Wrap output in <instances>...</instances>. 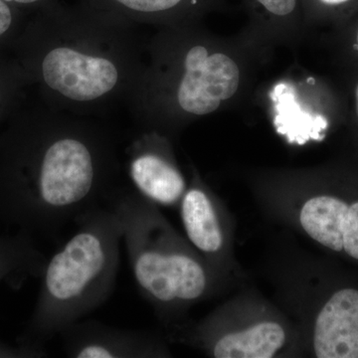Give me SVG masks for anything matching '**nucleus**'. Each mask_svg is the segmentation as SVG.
Here are the masks:
<instances>
[{"instance_id": "nucleus-16", "label": "nucleus", "mask_w": 358, "mask_h": 358, "mask_svg": "<svg viewBox=\"0 0 358 358\" xmlns=\"http://www.w3.org/2000/svg\"><path fill=\"white\" fill-rule=\"evenodd\" d=\"M13 23V14L4 0H0V36L9 29Z\"/></svg>"}, {"instance_id": "nucleus-15", "label": "nucleus", "mask_w": 358, "mask_h": 358, "mask_svg": "<svg viewBox=\"0 0 358 358\" xmlns=\"http://www.w3.org/2000/svg\"><path fill=\"white\" fill-rule=\"evenodd\" d=\"M265 10L277 17H286L296 10L298 0H256Z\"/></svg>"}, {"instance_id": "nucleus-9", "label": "nucleus", "mask_w": 358, "mask_h": 358, "mask_svg": "<svg viewBox=\"0 0 358 358\" xmlns=\"http://www.w3.org/2000/svg\"><path fill=\"white\" fill-rule=\"evenodd\" d=\"M348 207L336 197H313L301 209V226L315 241L334 251H343V225Z\"/></svg>"}, {"instance_id": "nucleus-1", "label": "nucleus", "mask_w": 358, "mask_h": 358, "mask_svg": "<svg viewBox=\"0 0 358 358\" xmlns=\"http://www.w3.org/2000/svg\"><path fill=\"white\" fill-rule=\"evenodd\" d=\"M24 178L0 188V219L28 233L55 235L110 194L113 152L94 129L53 122Z\"/></svg>"}, {"instance_id": "nucleus-19", "label": "nucleus", "mask_w": 358, "mask_h": 358, "mask_svg": "<svg viewBox=\"0 0 358 358\" xmlns=\"http://www.w3.org/2000/svg\"><path fill=\"white\" fill-rule=\"evenodd\" d=\"M357 114H358V85L357 88Z\"/></svg>"}, {"instance_id": "nucleus-3", "label": "nucleus", "mask_w": 358, "mask_h": 358, "mask_svg": "<svg viewBox=\"0 0 358 358\" xmlns=\"http://www.w3.org/2000/svg\"><path fill=\"white\" fill-rule=\"evenodd\" d=\"M148 200L136 192L112 196L110 206L122 226V243L136 286L160 306L199 299L206 289L203 267L183 251L164 248Z\"/></svg>"}, {"instance_id": "nucleus-8", "label": "nucleus", "mask_w": 358, "mask_h": 358, "mask_svg": "<svg viewBox=\"0 0 358 358\" xmlns=\"http://www.w3.org/2000/svg\"><path fill=\"white\" fill-rule=\"evenodd\" d=\"M129 174L134 188L148 201L173 205L185 195V180L180 171L143 141L131 148Z\"/></svg>"}, {"instance_id": "nucleus-18", "label": "nucleus", "mask_w": 358, "mask_h": 358, "mask_svg": "<svg viewBox=\"0 0 358 358\" xmlns=\"http://www.w3.org/2000/svg\"><path fill=\"white\" fill-rule=\"evenodd\" d=\"M4 1L17 2V3H33L38 0H4Z\"/></svg>"}, {"instance_id": "nucleus-5", "label": "nucleus", "mask_w": 358, "mask_h": 358, "mask_svg": "<svg viewBox=\"0 0 358 358\" xmlns=\"http://www.w3.org/2000/svg\"><path fill=\"white\" fill-rule=\"evenodd\" d=\"M240 82L239 66L230 56L194 45L183 58L174 99L185 114L209 115L237 93Z\"/></svg>"}, {"instance_id": "nucleus-17", "label": "nucleus", "mask_w": 358, "mask_h": 358, "mask_svg": "<svg viewBox=\"0 0 358 358\" xmlns=\"http://www.w3.org/2000/svg\"><path fill=\"white\" fill-rule=\"evenodd\" d=\"M320 1L322 3L326 4V6H336L345 3V2L350 1V0H320Z\"/></svg>"}, {"instance_id": "nucleus-11", "label": "nucleus", "mask_w": 358, "mask_h": 358, "mask_svg": "<svg viewBox=\"0 0 358 358\" xmlns=\"http://www.w3.org/2000/svg\"><path fill=\"white\" fill-rule=\"evenodd\" d=\"M181 217L188 238L197 249L213 253L221 248L222 231L206 193L199 188L186 192L181 203Z\"/></svg>"}, {"instance_id": "nucleus-12", "label": "nucleus", "mask_w": 358, "mask_h": 358, "mask_svg": "<svg viewBox=\"0 0 358 358\" xmlns=\"http://www.w3.org/2000/svg\"><path fill=\"white\" fill-rule=\"evenodd\" d=\"M47 260L24 238L0 237V282L43 274Z\"/></svg>"}, {"instance_id": "nucleus-10", "label": "nucleus", "mask_w": 358, "mask_h": 358, "mask_svg": "<svg viewBox=\"0 0 358 358\" xmlns=\"http://www.w3.org/2000/svg\"><path fill=\"white\" fill-rule=\"evenodd\" d=\"M286 334L279 324L266 322L241 333L227 334L214 346L217 358H271L284 345Z\"/></svg>"}, {"instance_id": "nucleus-7", "label": "nucleus", "mask_w": 358, "mask_h": 358, "mask_svg": "<svg viewBox=\"0 0 358 358\" xmlns=\"http://www.w3.org/2000/svg\"><path fill=\"white\" fill-rule=\"evenodd\" d=\"M319 358H358V291L341 289L320 310L315 327Z\"/></svg>"}, {"instance_id": "nucleus-6", "label": "nucleus", "mask_w": 358, "mask_h": 358, "mask_svg": "<svg viewBox=\"0 0 358 358\" xmlns=\"http://www.w3.org/2000/svg\"><path fill=\"white\" fill-rule=\"evenodd\" d=\"M63 350L75 358H136L152 353L145 334L94 320H79L59 334Z\"/></svg>"}, {"instance_id": "nucleus-2", "label": "nucleus", "mask_w": 358, "mask_h": 358, "mask_svg": "<svg viewBox=\"0 0 358 358\" xmlns=\"http://www.w3.org/2000/svg\"><path fill=\"white\" fill-rule=\"evenodd\" d=\"M75 223L76 232L45 265L25 345L41 348L100 308L114 292L122 243L119 216L110 204L101 205Z\"/></svg>"}, {"instance_id": "nucleus-20", "label": "nucleus", "mask_w": 358, "mask_h": 358, "mask_svg": "<svg viewBox=\"0 0 358 358\" xmlns=\"http://www.w3.org/2000/svg\"><path fill=\"white\" fill-rule=\"evenodd\" d=\"M357 45H358V33H357Z\"/></svg>"}, {"instance_id": "nucleus-13", "label": "nucleus", "mask_w": 358, "mask_h": 358, "mask_svg": "<svg viewBox=\"0 0 358 358\" xmlns=\"http://www.w3.org/2000/svg\"><path fill=\"white\" fill-rule=\"evenodd\" d=\"M343 244L346 253L358 260V202L348 207L343 225Z\"/></svg>"}, {"instance_id": "nucleus-14", "label": "nucleus", "mask_w": 358, "mask_h": 358, "mask_svg": "<svg viewBox=\"0 0 358 358\" xmlns=\"http://www.w3.org/2000/svg\"><path fill=\"white\" fill-rule=\"evenodd\" d=\"M126 8L141 13H157L171 10L182 0H115Z\"/></svg>"}, {"instance_id": "nucleus-4", "label": "nucleus", "mask_w": 358, "mask_h": 358, "mask_svg": "<svg viewBox=\"0 0 358 358\" xmlns=\"http://www.w3.org/2000/svg\"><path fill=\"white\" fill-rule=\"evenodd\" d=\"M41 75L55 98L72 105H93L110 98L126 78L113 50L75 37L59 36L43 56Z\"/></svg>"}]
</instances>
